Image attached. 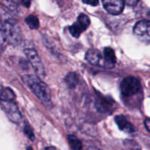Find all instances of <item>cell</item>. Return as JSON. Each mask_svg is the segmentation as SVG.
Instances as JSON below:
<instances>
[{
    "label": "cell",
    "instance_id": "6da1fadb",
    "mask_svg": "<svg viewBox=\"0 0 150 150\" xmlns=\"http://www.w3.org/2000/svg\"><path fill=\"white\" fill-rule=\"evenodd\" d=\"M21 41L18 24L7 12L0 9V45L5 42L18 44Z\"/></svg>",
    "mask_w": 150,
    "mask_h": 150
},
{
    "label": "cell",
    "instance_id": "7a4b0ae2",
    "mask_svg": "<svg viewBox=\"0 0 150 150\" xmlns=\"http://www.w3.org/2000/svg\"><path fill=\"white\" fill-rule=\"evenodd\" d=\"M23 83L29 88L34 95L43 102L51 100V92L46 83L42 81L38 76L26 75L22 77Z\"/></svg>",
    "mask_w": 150,
    "mask_h": 150
},
{
    "label": "cell",
    "instance_id": "3957f363",
    "mask_svg": "<svg viewBox=\"0 0 150 150\" xmlns=\"http://www.w3.org/2000/svg\"><path fill=\"white\" fill-rule=\"evenodd\" d=\"M24 52L28 60L31 63L32 67L35 70L37 76L40 78V79H43L45 75V70H44L42 61H41L40 58L38 56L37 51L35 50L32 49V48H27V49L25 50Z\"/></svg>",
    "mask_w": 150,
    "mask_h": 150
},
{
    "label": "cell",
    "instance_id": "277c9868",
    "mask_svg": "<svg viewBox=\"0 0 150 150\" xmlns=\"http://www.w3.org/2000/svg\"><path fill=\"white\" fill-rule=\"evenodd\" d=\"M120 88L123 95L127 97L132 96L139 92L141 89V84L139 81L136 78L129 76L123 79L120 85Z\"/></svg>",
    "mask_w": 150,
    "mask_h": 150
},
{
    "label": "cell",
    "instance_id": "5b68a950",
    "mask_svg": "<svg viewBox=\"0 0 150 150\" xmlns=\"http://www.w3.org/2000/svg\"><path fill=\"white\" fill-rule=\"evenodd\" d=\"M133 33L142 42L150 44V21H140L133 27Z\"/></svg>",
    "mask_w": 150,
    "mask_h": 150
},
{
    "label": "cell",
    "instance_id": "8992f818",
    "mask_svg": "<svg viewBox=\"0 0 150 150\" xmlns=\"http://www.w3.org/2000/svg\"><path fill=\"white\" fill-rule=\"evenodd\" d=\"M86 60L93 65L100 66V67L110 68L108 64L104 59L103 57L101 55L99 51L96 49H89L86 54Z\"/></svg>",
    "mask_w": 150,
    "mask_h": 150
},
{
    "label": "cell",
    "instance_id": "52a82bcc",
    "mask_svg": "<svg viewBox=\"0 0 150 150\" xmlns=\"http://www.w3.org/2000/svg\"><path fill=\"white\" fill-rule=\"evenodd\" d=\"M104 8L111 15H119L123 11L124 0H102Z\"/></svg>",
    "mask_w": 150,
    "mask_h": 150
},
{
    "label": "cell",
    "instance_id": "ba28073f",
    "mask_svg": "<svg viewBox=\"0 0 150 150\" xmlns=\"http://www.w3.org/2000/svg\"><path fill=\"white\" fill-rule=\"evenodd\" d=\"M3 108L12 122L14 123H19L21 120L20 111L18 108L17 105L12 101V102H4Z\"/></svg>",
    "mask_w": 150,
    "mask_h": 150
},
{
    "label": "cell",
    "instance_id": "9c48e42d",
    "mask_svg": "<svg viewBox=\"0 0 150 150\" xmlns=\"http://www.w3.org/2000/svg\"><path fill=\"white\" fill-rule=\"evenodd\" d=\"M115 122L118 125L119 128L126 133H133L135 131V127L132 124L127 121V118L123 115H118L115 117Z\"/></svg>",
    "mask_w": 150,
    "mask_h": 150
},
{
    "label": "cell",
    "instance_id": "30bf717a",
    "mask_svg": "<svg viewBox=\"0 0 150 150\" xmlns=\"http://www.w3.org/2000/svg\"><path fill=\"white\" fill-rule=\"evenodd\" d=\"M103 58L107 64H108L110 68L114 67L117 62V57H116L114 51L111 48H105L103 50Z\"/></svg>",
    "mask_w": 150,
    "mask_h": 150
},
{
    "label": "cell",
    "instance_id": "8fae6325",
    "mask_svg": "<svg viewBox=\"0 0 150 150\" xmlns=\"http://www.w3.org/2000/svg\"><path fill=\"white\" fill-rule=\"evenodd\" d=\"M16 98L14 92L11 89L7 87L0 89V100L3 102H12Z\"/></svg>",
    "mask_w": 150,
    "mask_h": 150
},
{
    "label": "cell",
    "instance_id": "7c38bea8",
    "mask_svg": "<svg viewBox=\"0 0 150 150\" xmlns=\"http://www.w3.org/2000/svg\"><path fill=\"white\" fill-rule=\"evenodd\" d=\"M0 3L12 13L18 11V0H0Z\"/></svg>",
    "mask_w": 150,
    "mask_h": 150
},
{
    "label": "cell",
    "instance_id": "4fadbf2b",
    "mask_svg": "<svg viewBox=\"0 0 150 150\" xmlns=\"http://www.w3.org/2000/svg\"><path fill=\"white\" fill-rule=\"evenodd\" d=\"M66 85L70 89H73L79 83V77L75 73H69L64 78Z\"/></svg>",
    "mask_w": 150,
    "mask_h": 150
},
{
    "label": "cell",
    "instance_id": "5bb4252c",
    "mask_svg": "<svg viewBox=\"0 0 150 150\" xmlns=\"http://www.w3.org/2000/svg\"><path fill=\"white\" fill-rule=\"evenodd\" d=\"M67 140L72 150H81L82 144L76 136L73 135H69L67 136Z\"/></svg>",
    "mask_w": 150,
    "mask_h": 150
},
{
    "label": "cell",
    "instance_id": "9a60e30c",
    "mask_svg": "<svg viewBox=\"0 0 150 150\" xmlns=\"http://www.w3.org/2000/svg\"><path fill=\"white\" fill-rule=\"evenodd\" d=\"M69 30H70V32L74 38H79L81 34L83 31L86 30V29L82 26L81 24H80V23L77 21L76 22V23H73L72 26H70Z\"/></svg>",
    "mask_w": 150,
    "mask_h": 150
},
{
    "label": "cell",
    "instance_id": "2e32d148",
    "mask_svg": "<svg viewBox=\"0 0 150 150\" xmlns=\"http://www.w3.org/2000/svg\"><path fill=\"white\" fill-rule=\"evenodd\" d=\"M26 24L31 29H38L40 26L39 20L38 18L33 15H29L25 18Z\"/></svg>",
    "mask_w": 150,
    "mask_h": 150
},
{
    "label": "cell",
    "instance_id": "e0dca14e",
    "mask_svg": "<svg viewBox=\"0 0 150 150\" xmlns=\"http://www.w3.org/2000/svg\"><path fill=\"white\" fill-rule=\"evenodd\" d=\"M77 21L79 22L80 24L82 25L83 28L85 29H86L88 28V26L90 24V19L86 15L83 14V13H81V14L79 15V16L78 17Z\"/></svg>",
    "mask_w": 150,
    "mask_h": 150
},
{
    "label": "cell",
    "instance_id": "ac0fdd59",
    "mask_svg": "<svg viewBox=\"0 0 150 150\" xmlns=\"http://www.w3.org/2000/svg\"><path fill=\"white\" fill-rule=\"evenodd\" d=\"M23 131H24V133L26 134V136H27V137L29 138L32 142H34V141H35V134H34L33 133V130H32V128H31L28 125L24 126Z\"/></svg>",
    "mask_w": 150,
    "mask_h": 150
},
{
    "label": "cell",
    "instance_id": "d6986e66",
    "mask_svg": "<svg viewBox=\"0 0 150 150\" xmlns=\"http://www.w3.org/2000/svg\"><path fill=\"white\" fill-rule=\"evenodd\" d=\"M84 4H89L91 6H97L99 4V0H82Z\"/></svg>",
    "mask_w": 150,
    "mask_h": 150
},
{
    "label": "cell",
    "instance_id": "ffe728a7",
    "mask_svg": "<svg viewBox=\"0 0 150 150\" xmlns=\"http://www.w3.org/2000/svg\"><path fill=\"white\" fill-rule=\"evenodd\" d=\"M31 1L32 0H18V2H20L23 7L29 8L31 5Z\"/></svg>",
    "mask_w": 150,
    "mask_h": 150
},
{
    "label": "cell",
    "instance_id": "44dd1931",
    "mask_svg": "<svg viewBox=\"0 0 150 150\" xmlns=\"http://www.w3.org/2000/svg\"><path fill=\"white\" fill-rule=\"evenodd\" d=\"M125 3L130 6H134L138 3L139 0H124Z\"/></svg>",
    "mask_w": 150,
    "mask_h": 150
},
{
    "label": "cell",
    "instance_id": "7402d4cb",
    "mask_svg": "<svg viewBox=\"0 0 150 150\" xmlns=\"http://www.w3.org/2000/svg\"><path fill=\"white\" fill-rule=\"evenodd\" d=\"M144 125L146 127V128L147 129V130L150 132V119H147L144 121Z\"/></svg>",
    "mask_w": 150,
    "mask_h": 150
},
{
    "label": "cell",
    "instance_id": "603a6c76",
    "mask_svg": "<svg viewBox=\"0 0 150 150\" xmlns=\"http://www.w3.org/2000/svg\"><path fill=\"white\" fill-rule=\"evenodd\" d=\"M45 150H57L56 148L53 147V146H48V147L45 148Z\"/></svg>",
    "mask_w": 150,
    "mask_h": 150
},
{
    "label": "cell",
    "instance_id": "cb8c5ba5",
    "mask_svg": "<svg viewBox=\"0 0 150 150\" xmlns=\"http://www.w3.org/2000/svg\"><path fill=\"white\" fill-rule=\"evenodd\" d=\"M87 150H100V149L96 147H94V146H90V147L88 148Z\"/></svg>",
    "mask_w": 150,
    "mask_h": 150
},
{
    "label": "cell",
    "instance_id": "d4e9b609",
    "mask_svg": "<svg viewBox=\"0 0 150 150\" xmlns=\"http://www.w3.org/2000/svg\"><path fill=\"white\" fill-rule=\"evenodd\" d=\"M26 150H33V149H32V148L31 147V146H29V147H28L27 149H26Z\"/></svg>",
    "mask_w": 150,
    "mask_h": 150
}]
</instances>
